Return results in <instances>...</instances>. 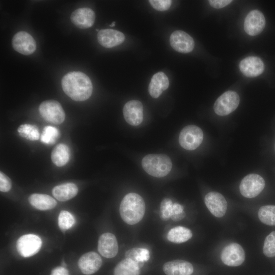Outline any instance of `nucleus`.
I'll return each mask as SVG.
<instances>
[{"label":"nucleus","mask_w":275,"mask_h":275,"mask_svg":"<svg viewBox=\"0 0 275 275\" xmlns=\"http://www.w3.org/2000/svg\"><path fill=\"white\" fill-rule=\"evenodd\" d=\"M145 203L138 194L130 193L123 198L120 205V216L124 222L135 225L143 218L145 212Z\"/></svg>","instance_id":"obj_2"},{"label":"nucleus","mask_w":275,"mask_h":275,"mask_svg":"<svg viewBox=\"0 0 275 275\" xmlns=\"http://www.w3.org/2000/svg\"><path fill=\"white\" fill-rule=\"evenodd\" d=\"M97 40L103 47L112 48L121 44L125 40V36L117 30L104 29L98 32Z\"/></svg>","instance_id":"obj_19"},{"label":"nucleus","mask_w":275,"mask_h":275,"mask_svg":"<svg viewBox=\"0 0 275 275\" xmlns=\"http://www.w3.org/2000/svg\"><path fill=\"white\" fill-rule=\"evenodd\" d=\"M170 43L174 50L183 53L191 52L195 47L193 38L181 30H177L172 33L170 37Z\"/></svg>","instance_id":"obj_11"},{"label":"nucleus","mask_w":275,"mask_h":275,"mask_svg":"<svg viewBox=\"0 0 275 275\" xmlns=\"http://www.w3.org/2000/svg\"><path fill=\"white\" fill-rule=\"evenodd\" d=\"M169 86L168 77L166 74L160 71L152 76L149 85L148 91L152 97L157 98Z\"/></svg>","instance_id":"obj_21"},{"label":"nucleus","mask_w":275,"mask_h":275,"mask_svg":"<svg viewBox=\"0 0 275 275\" xmlns=\"http://www.w3.org/2000/svg\"><path fill=\"white\" fill-rule=\"evenodd\" d=\"M125 255L126 258L131 259L138 263L140 267L150 258L149 251L145 248H135L128 250Z\"/></svg>","instance_id":"obj_27"},{"label":"nucleus","mask_w":275,"mask_h":275,"mask_svg":"<svg viewBox=\"0 0 275 275\" xmlns=\"http://www.w3.org/2000/svg\"><path fill=\"white\" fill-rule=\"evenodd\" d=\"M205 205L210 212L217 217H222L226 213L227 202L224 196L219 193L211 191L205 197Z\"/></svg>","instance_id":"obj_13"},{"label":"nucleus","mask_w":275,"mask_h":275,"mask_svg":"<svg viewBox=\"0 0 275 275\" xmlns=\"http://www.w3.org/2000/svg\"><path fill=\"white\" fill-rule=\"evenodd\" d=\"M142 166L148 174L160 178L166 176L170 173L172 163L170 157L166 155L151 154L143 158Z\"/></svg>","instance_id":"obj_3"},{"label":"nucleus","mask_w":275,"mask_h":275,"mask_svg":"<svg viewBox=\"0 0 275 275\" xmlns=\"http://www.w3.org/2000/svg\"><path fill=\"white\" fill-rule=\"evenodd\" d=\"M102 264L100 256L94 252H90L82 255L78 262L81 272L86 275L92 274L97 272Z\"/></svg>","instance_id":"obj_16"},{"label":"nucleus","mask_w":275,"mask_h":275,"mask_svg":"<svg viewBox=\"0 0 275 275\" xmlns=\"http://www.w3.org/2000/svg\"><path fill=\"white\" fill-rule=\"evenodd\" d=\"M39 111L46 121L54 124H61L65 118V113L62 105L56 100L43 101L39 105Z\"/></svg>","instance_id":"obj_4"},{"label":"nucleus","mask_w":275,"mask_h":275,"mask_svg":"<svg viewBox=\"0 0 275 275\" xmlns=\"http://www.w3.org/2000/svg\"><path fill=\"white\" fill-rule=\"evenodd\" d=\"M239 69L245 76L255 77L263 73L264 70V65L259 58L250 56L240 61Z\"/></svg>","instance_id":"obj_17"},{"label":"nucleus","mask_w":275,"mask_h":275,"mask_svg":"<svg viewBox=\"0 0 275 275\" xmlns=\"http://www.w3.org/2000/svg\"><path fill=\"white\" fill-rule=\"evenodd\" d=\"M274 148H275V146H274Z\"/></svg>","instance_id":"obj_39"},{"label":"nucleus","mask_w":275,"mask_h":275,"mask_svg":"<svg viewBox=\"0 0 275 275\" xmlns=\"http://www.w3.org/2000/svg\"><path fill=\"white\" fill-rule=\"evenodd\" d=\"M149 3L155 10L159 11L168 10L171 7V0H150Z\"/></svg>","instance_id":"obj_34"},{"label":"nucleus","mask_w":275,"mask_h":275,"mask_svg":"<svg viewBox=\"0 0 275 275\" xmlns=\"http://www.w3.org/2000/svg\"><path fill=\"white\" fill-rule=\"evenodd\" d=\"M30 204L40 210H47L54 208L57 202L51 196L41 194H33L29 197Z\"/></svg>","instance_id":"obj_23"},{"label":"nucleus","mask_w":275,"mask_h":275,"mask_svg":"<svg viewBox=\"0 0 275 275\" xmlns=\"http://www.w3.org/2000/svg\"><path fill=\"white\" fill-rule=\"evenodd\" d=\"M264 186L265 181L260 175L250 174L242 179L239 189L243 197L253 198L257 196L264 189Z\"/></svg>","instance_id":"obj_7"},{"label":"nucleus","mask_w":275,"mask_h":275,"mask_svg":"<svg viewBox=\"0 0 275 275\" xmlns=\"http://www.w3.org/2000/svg\"><path fill=\"white\" fill-rule=\"evenodd\" d=\"M70 158V150L64 144H59L52 151L51 158L54 164L58 167L65 165Z\"/></svg>","instance_id":"obj_25"},{"label":"nucleus","mask_w":275,"mask_h":275,"mask_svg":"<svg viewBox=\"0 0 275 275\" xmlns=\"http://www.w3.org/2000/svg\"><path fill=\"white\" fill-rule=\"evenodd\" d=\"M203 140L202 129L194 125H187L181 131L179 136V142L181 146L187 150H193L197 148Z\"/></svg>","instance_id":"obj_5"},{"label":"nucleus","mask_w":275,"mask_h":275,"mask_svg":"<svg viewBox=\"0 0 275 275\" xmlns=\"http://www.w3.org/2000/svg\"><path fill=\"white\" fill-rule=\"evenodd\" d=\"M125 120L130 125L138 126L143 120V106L139 100H132L126 102L123 109Z\"/></svg>","instance_id":"obj_14"},{"label":"nucleus","mask_w":275,"mask_h":275,"mask_svg":"<svg viewBox=\"0 0 275 275\" xmlns=\"http://www.w3.org/2000/svg\"><path fill=\"white\" fill-rule=\"evenodd\" d=\"M173 214V203L168 198L164 199L160 204V217L163 221L171 217Z\"/></svg>","instance_id":"obj_33"},{"label":"nucleus","mask_w":275,"mask_h":275,"mask_svg":"<svg viewBox=\"0 0 275 275\" xmlns=\"http://www.w3.org/2000/svg\"><path fill=\"white\" fill-rule=\"evenodd\" d=\"M258 217L263 223L269 226H275V206H262L259 210Z\"/></svg>","instance_id":"obj_28"},{"label":"nucleus","mask_w":275,"mask_h":275,"mask_svg":"<svg viewBox=\"0 0 275 275\" xmlns=\"http://www.w3.org/2000/svg\"><path fill=\"white\" fill-rule=\"evenodd\" d=\"M263 251L264 254L268 257L275 256V231L271 232L266 237Z\"/></svg>","instance_id":"obj_32"},{"label":"nucleus","mask_w":275,"mask_h":275,"mask_svg":"<svg viewBox=\"0 0 275 275\" xmlns=\"http://www.w3.org/2000/svg\"><path fill=\"white\" fill-rule=\"evenodd\" d=\"M221 259L226 265L238 266L244 261V251L239 244L231 243L223 249L221 254Z\"/></svg>","instance_id":"obj_9"},{"label":"nucleus","mask_w":275,"mask_h":275,"mask_svg":"<svg viewBox=\"0 0 275 275\" xmlns=\"http://www.w3.org/2000/svg\"><path fill=\"white\" fill-rule=\"evenodd\" d=\"M17 131L20 136L31 141H37L40 138V133L38 128L29 124H24L19 126Z\"/></svg>","instance_id":"obj_29"},{"label":"nucleus","mask_w":275,"mask_h":275,"mask_svg":"<svg viewBox=\"0 0 275 275\" xmlns=\"http://www.w3.org/2000/svg\"><path fill=\"white\" fill-rule=\"evenodd\" d=\"M12 187L11 179L3 172H0V190L2 192L9 191Z\"/></svg>","instance_id":"obj_35"},{"label":"nucleus","mask_w":275,"mask_h":275,"mask_svg":"<svg viewBox=\"0 0 275 275\" xmlns=\"http://www.w3.org/2000/svg\"><path fill=\"white\" fill-rule=\"evenodd\" d=\"M50 275H69V274L65 267L58 266L52 270Z\"/></svg>","instance_id":"obj_37"},{"label":"nucleus","mask_w":275,"mask_h":275,"mask_svg":"<svg viewBox=\"0 0 275 275\" xmlns=\"http://www.w3.org/2000/svg\"><path fill=\"white\" fill-rule=\"evenodd\" d=\"M265 25L263 14L258 10L251 11L245 17L244 29L246 34L254 36L259 34Z\"/></svg>","instance_id":"obj_12"},{"label":"nucleus","mask_w":275,"mask_h":275,"mask_svg":"<svg viewBox=\"0 0 275 275\" xmlns=\"http://www.w3.org/2000/svg\"><path fill=\"white\" fill-rule=\"evenodd\" d=\"M115 25V22L113 21L110 25V26H114Z\"/></svg>","instance_id":"obj_38"},{"label":"nucleus","mask_w":275,"mask_h":275,"mask_svg":"<svg viewBox=\"0 0 275 275\" xmlns=\"http://www.w3.org/2000/svg\"><path fill=\"white\" fill-rule=\"evenodd\" d=\"M58 129L52 126H45L41 135V141L47 145L53 144L59 136Z\"/></svg>","instance_id":"obj_30"},{"label":"nucleus","mask_w":275,"mask_h":275,"mask_svg":"<svg viewBox=\"0 0 275 275\" xmlns=\"http://www.w3.org/2000/svg\"><path fill=\"white\" fill-rule=\"evenodd\" d=\"M209 4L216 9H221L226 7L232 2L231 0H209Z\"/></svg>","instance_id":"obj_36"},{"label":"nucleus","mask_w":275,"mask_h":275,"mask_svg":"<svg viewBox=\"0 0 275 275\" xmlns=\"http://www.w3.org/2000/svg\"><path fill=\"white\" fill-rule=\"evenodd\" d=\"M167 275H191L194 271L192 264L182 260H175L165 263L162 267Z\"/></svg>","instance_id":"obj_20"},{"label":"nucleus","mask_w":275,"mask_h":275,"mask_svg":"<svg viewBox=\"0 0 275 275\" xmlns=\"http://www.w3.org/2000/svg\"><path fill=\"white\" fill-rule=\"evenodd\" d=\"M42 244V240L38 236L29 234L23 235L18 239L16 248L21 256L30 257L40 251Z\"/></svg>","instance_id":"obj_8"},{"label":"nucleus","mask_w":275,"mask_h":275,"mask_svg":"<svg viewBox=\"0 0 275 275\" xmlns=\"http://www.w3.org/2000/svg\"><path fill=\"white\" fill-rule=\"evenodd\" d=\"M75 219L73 215L69 211L62 210L58 216V225L62 230L70 229L74 225Z\"/></svg>","instance_id":"obj_31"},{"label":"nucleus","mask_w":275,"mask_h":275,"mask_svg":"<svg viewBox=\"0 0 275 275\" xmlns=\"http://www.w3.org/2000/svg\"><path fill=\"white\" fill-rule=\"evenodd\" d=\"M62 87L65 93L72 100L85 101L92 94L93 86L90 78L80 71L70 72L62 78Z\"/></svg>","instance_id":"obj_1"},{"label":"nucleus","mask_w":275,"mask_h":275,"mask_svg":"<svg viewBox=\"0 0 275 275\" xmlns=\"http://www.w3.org/2000/svg\"><path fill=\"white\" fill-rule=\"evenodd\" d=\"M118 244L116 236L112 233L102 234L98 241V251L104 257L112 258L118 252Z\"/></svg>","instance_id":"obj_15"},{"label":"nucleus","mask_w":275,"mask_h":275,"mask_svg":"<svg viewBox=\"0 0 275 275\" xmlns=\"http://www.w3.org/2000/svg\"><path fill=\"white\" fill-rule=\"evenodd\" d=\"M239 101V96L236 92H225L215 101L213 106L214 112L221 116L228 115L237 108Z\"/></svg>","instance_id":"obj_6"},{"label":"nucleus","mask_w":275,"mask_h":275,"mask_svg":"<svg viewBox=\"0 0 275 275\" xmlns=\"http://www.w3.org/2000/svg\"><path fill=\"white\" fill-rule=\"evenodd\" d=\"M192 236L190 229L183 226H177L170 230L167 237L172 242L181 243L188 240Z\"/></svg>","instance_id":"obj_26"},{"label":"nucleus","mask_w":275,"mask_h":275,"mask_svg":"<svg viewBox=\"0 0 275 275\" xmlns=\"http://www.w3.org/2000/svg\"><path fill=\"white\" fill-rule=\"evenodd\" d=\"M140 267L131 259L126 258L119 262L114 270V275H140Z\"/></svg>","instance_id":"obj_24"},{"label":"nucleus","mask_w":275,"mask_h":275,"mask_svg":"<svg viewBox=\"0 0 275 275\" xmlns=\"http://www.w3.org/2000/svg\"><path fill=\"white\" fill-rule=\"evenodd\" d=\"M71 20L76 27L79 29H88L94 24L95 14L89 8H78L72 13Z\"/></svg>","instance_id":"obj_18"},{"label":"nucleus","mask_w":275,"mask_h":275,"mask_svg":"<svg viewBox=\"0 0 275 275\" xmlns=\"http://www.w3.org/2000/svg\"><path fill=\"white\" fill-rule=\"evenodd\" d=\"M78 187L73 183H65L54 187L52 194L58 200L64 202L74 197L78 193Z\"/></svg>","instance_id":"obj_22"},{"label":"nucleus","mask_w":275,"mask_h":275,"mask_svg":"<svg viewBox=\"0 0 275 275\" xmlns=\"http://www.w3.org/2000/svg\"><path fill=\"white\" fill-rule=\"evenodd\" d=\"M13 48L24 55L34 53L36 49V43L33 37L28 33L20 31L16 33L12 40Z\"/></svg>","instance_id":"obj_10"}]
</instances>
